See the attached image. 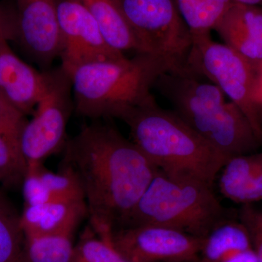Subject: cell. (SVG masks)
Segmentation results:
<instances>
[{
	"mask_svg": "<svg viewBox=\"0 0 262 262\" xmlns=\"http://www.w3.org/2000/svg\"><path fill=\"white\" fill-rule=\"evenodd\" d=\"M135 34L140 53L166 60L179 73L192 46V34L179 13L175 0H117Z\"/></svg>",
	"mask_w": 262,
	"mask_h": 262,
	"instance_id": "52a82bcc",
	"label": "cell"
},
{
	"mask_svg": "<svg viewBox=\"0 0 262 262\" xmlns=\"http://www.w3.org/2000/svg\"><path fill=\"white\" fill-rule=\"evenodd\" d=\"M0 262H27L25 235L18 216L0 196Z\"/></svg>",
	"mask_w": 262,
	"mask_h": 262,
	"instance_id": "ffe728a7",
	"label": "cell"
},
{
	"mask_svg": "<svg viewBox=\"0 0 262 262\" xmlns=\"http://www.w3.org/2000/svg\"><path fill=\"white\" fill-rule=\"evenodd\" d=\"M120 120L129 127L131 141L158 170L213 187L227 159L173 111L158 106L154 96L127 110Z\"/></svg>",
	"mask_w": 262,
	"mask_h": 262,
	"instance_id": "7a4b0ae2",
	"label": "cell"
},
{
	"mask_svg": "<svg viewBox=\"0 0 262 262\" xmlns=\"http://www.w3.org/2000/svg\"><path fill=\"white\" fill-rule=\"evenodd\" d=\"M211 33H192V46L186 63L189 75L203 76L243 112L262 143V110L254 99L256 67Z\"/></svg>",
	"mask_w": 262,
	"mask_h": 262,
	"instance_id": "8992f818",
	"label": "cell"
},
{
	"mask_svg": "<svg viewBox=\"0 0 262 262\" xmlns=\"http://www.w3.org/2000/svg\"><path fill=\"white\" fill-rule=\"evenodd\" d=\"M228 220L213 187L158 170L121 227L158 225L204 238Z\"/></svg>",
	"mask_w": 262,
	"mask_h": 262,
	"instance_id": "5b68a950",
	"label": "cell"
},
{
	"mask_svg": "<svg viewBox=\"0 0 262 262\" xmlns=\"http://www.w3.org/2000/svg\"><path fill=\"white\" fill-rule=\"evenodd\" d=\"M41 163H42L27 165L21 183L24 206H39L56 200L48 190L39 175V166Z\"/></svg>",
	"mask_w": 262,
	"mask_h": 262,
	"instance_id": "cb8c5ba5",
	"label": "cell"
},
{
	"mask_svg": "<svg viewBox=\"0 0 262 262\" xmlns=\"http://www.w3.org/2000/svg\"><path fill=\"white\" fill-rule=\"evenodd\" d=\"M203 237L162 226L120 227L107 239L129 262H196Z\"/></svg>",
	"mask_w": 262,
	"mask_h": 262,
	"instance_id": "9c48e42d",
	"label": "cell"
},
{
	"mask_svg": "<svg viewBox=\"0 0 262 262\" xmlns=\"http://www.w3.org/2000/svg\"><path fill=\"white\" fill-rule=\"evenodd\" d=\"M86 215L84 200L56 199L39 206H24L20 225L25 236L74 234Z\"/></svg>",
	"mask_w": 262,
	"mask_h": 262,
	"instance_id": "5bb4252c",
	"label": "cell"
},
{
	"mask_svg": "<svg viewBox=\"0 0 262 262\" xmlns=\"http://www.w3.org/2000/svg\"><path fill=\"white\" fill-rule=\"evenodd\" d=\"M255 67L262 63V7L233 3L213 29Z\"/></svg>",
	"mask_w": 262,
	"mask_h": 262,
	"instance_id": "4fadbf2b",
	"label": "cell"
},
{
	"mask_svg": "<svg viewBox=\"0 0 262 262\" xmlns=\"http://www.w3.org/2000/svg\"><path fill=\"white\" fill-rule=\"evenodd\" d=\"M167 72H179L166 60L145 53L80 66L68 72L75 111L94 120L120 119L152 97L151 88Z\"/></svg>",
	"mask_w": 262,
	"mask_h": 262,
	"instance_id": "277c9868",
	"label": "cell"
},
{
	"mask_svg": "<svg viewBox=\"0 0 262 262\" xmlns=\"http://www.w3.org/2000/svg\"><path fill=\"white\" fill-rule=\"evenodd\" d=\"M71 262H129L108 241L86 229L75 245Z\"/></svg>",
	"mask_w": 262,
	"mask_h": 262,
	"instance_id": "603a6c76",
	"label": "cell"
},
{
	"mask_svg": "<svg viewBox=\"0 0 262 262\" xmlns=\"http://www.w3.org/2000/svg\"><path fill=\"white\" fill-rule=\"evenodd\" d=\"M229 199L243 205L252 204L256 202L261 201L262 168L236 189Z\"/></svg>",
	"mask_w": 262,
	"mask_h": 262,
	"instance_id": "484cf974",
	"label": "cell"
},
{
	"mask_svg": "<svg viewBox=\"0 0 262 262\" xmlns=\"http://www.w3.org/2000/svg\"><path fill=\"white\" fill-rule=\"evenodd\" d=\"M0 122L13 126L22 127L25 122V115L16 110L0 93Z\"/></svg>",
	"mask_w": 262,
	"mask_h": 262,
	"instance_id": "83f0119b",
	"label": "cell"
},
{
	"mask_svg": "<svg viewBox=\"0 0 262 262\" xmlns=\"http://www.w3.org/2000/svg\"><path fill=\"white\" fill-rule=\"evenodd\" d=\"M253 248L247 229L241 222L228 220L203 238L196 262H225Z\"/></svg>",
	"mask_w": 262,
	"mask_h": 262,
	"instance_id": "2e32d148",
	"label": "cell"
},
{
	"mask_svg": "<svg viewBox=\"0 0 262 262\" xmlns=\"http://www.w3.org/2000/svg\"><path fill=\"white\" fill-rule=\"evenodd\" d=\"M17 34V18L15 8L0 3V48L15 40Z\"/></svg>",
	"mask_w": 262,
	"mask_h": 262,
	"instance_id": "4316f807",
	"label": "cell"
},
{
	"mask_svg": "<svg viewBox=\"0 0 262 262\" xmlns=\"http://www.w3.org/2000/svg\"><path fill=\"white\" fill-rule=\"evenodd\" d=\"M0 196H2V195H1V193H0Z\"/></svg>",
	"mask_w": 262,
	"mask_h": 262,
	"instance_id": "4dcf8cb0",
	"label": "cell"
},
{
	"mask_svg": "<svg viewBox=\"0 0 262 262\" xmlns=\"http://www.w3.org/2000/svg\"><path fill=\"white\" fill-rule=\"evenodd\" d=\"M22 127L0 122V184L5 187L21 184L27 170L19 142Z\"/></svg>",
	"mask_w": 262,
	"mask_h": 262,
	"instance_id": "e0dca14e",
	"label": "cell"
},
{
	"mask_svg": "<svg viewBox=\"0 0 262 262\" xmlns=\"http://www.w3.org/2000/svg\"><path fill=\"white\" fill-rule=\"evenodd\" d=\"M254 99L258 106L262 110V63L256 68Z\"/></svg>",
	"mask_w": 262,
	"mask_h": 262,
	"instance_id": "f546056e",
	"label": "cell"
},
{
	"mask_svg": "<svg viewBox=\"0 0 262 262\" xmlns=\"http://www.w3.org/2000/svg\"><path fill=\"white\" fill-rule=\"evenodd\" d=\"M262 168V152H253L229 158L220 173L219 187L227 198Z\"/></svg>",
	"mask_w": 262,
	"mask_h": 262,
	"instance_id": "44dd1931",
	"label": "cell"
},
{
	"mask_svg": "<svg viewBox=\"0 0 262 262\" xmlns=\"http://www.w3.org/2000/svg\"><path fill=\"white\" fill-rule=\"evenodd\" d=\"M225 262H258L253 248L243 251Z\"/></svg>",
	"mask_w": 262,
	"mask_h": 262,
	"instance_id": "f1b7e54d",
	"label": "cell"
},
{
	"mask_svg": "<svg viewBox=\"0 0 262 262\" xmlns=\"http://www.w3.org/2000/svg\"><path fill=\"white\" fill-rule=\"evenodd\" d=\"M58 21L59 58L67 72L88 63L125 58L106 42L94 16L79 0H59Z\"/></svg>",
	"mask_w": 262,
	"mask_h": 262,
	"instance_id": "30bf717a",
	"label": "cell"
},
{
	"mask_svg": "<svg viewBox=\"0 0 262 262\" xmlns=\"http://www.w3.org/2000/svg\"><path fill=\"white\" fill-rule=\"evenodd\" d=\"M155 87L174 113L227 160L256 152L261 145L247 117L215 84L189 74L167 72Z\"/></svg>",
	"mask_w": 262,
	"mask_h": 262,
	"instance_id": "3957f363",
	"label": "cell"
},
{
	"mask_svg": "<svg viewBox=\"0 0 262 262\" xmlns=\"http://www.w3.org/2000/svg\"><path fill=\"white\" fill-rule=\"evenodd\" d=\"M175 3L192 33H211L234 3L232 0H175Z\"/></svg>",
	"mask_w": 262,
	"mask_h": 262,
	"instance_id": "ac0fdd59",
	"label": "cell"
},
{
	"mask_svg": "<svg viewBox=\"0 0 262 262\" xmlns=\"http://www.w3.org/2000/svg\"><path fill=\"white\" fill-rule=\"evenodd\" d=\"M47 84L42 97L20 133V151L27 165L43 163L64 147L66 130L75 110L71 77L61 66L46 70Z\"/></svg>",
	"mask_w": 262,
	"mask_h": 262,
	"instance_id": "ba28073f",
	"label": "cell"
},
{
	"mask_svg": "<svg viewBox=\"0 0 262 262\" xmlns=\"http://www.w3.org/2000/svg\"><path fill=\"white\" fill-rule=\"evenodd\" d=\"M239 219L249 234L258 261L262 262V210L253 208L251 204L244 205Z\"/></svg>",
	"mask_w": 262,
	"mask_h": 262,
	"instance_id": "d4e9b609",
	"label": "cell"
},
{
	"mask_svg": "<svg viewBox=\"0 0 262 262\" xmlns=\"http://www.w3.org/2000/svg\"><path fill=\"white\" fill-rule=\"evenodd\" d=\"M27 262H71L73 234L25 236Z\"/></svg>",
	"mask_w": 262,
	"mask_h": 262,
	"instance_id": "d6986e66",
	"label": "cell"
},
{
	"mask_svg": "<svg viewBox=\"0 0 262 262\" xmlns=\"http://www.w3.org/2000/svg\"><path fill=\"white\" fill-rule=\"evenodd\" d=\"M16 39L43 68L59 57V0H15Z\"/></svg>",
	"mask_w": 262,
	"mask_h": 262,
	"instance_id": "8fae6325",
	"label": "cell"
},
{
	"mask_svg": "<svg viewBox=\"0 0 262 262\" xmlns=\"http://www.w3.org/2000/svg\"><path fill=\"white\" fill-rule=\"evenodd\" d=\"M47 84L46 71L39 72L10 48H0V93L24 115L34 113Z\"/></svg>",
	"mask_w": 262,
	"mask_h": 262,
	"instance_id": "7c38bea8",
	"label": "cell"
},
{
	"mask_svg": "<svg viewBox=\"0 0 262 262\" xmlns=\"http://www.w3.org/2000/svg\"><path fill=\"white\" fill-rule=\"evenodd\" d=\"M39 175L55 199L84 200L83 189L74 169L63 163L58 172L48 170L41 163Z\"/></svg>",
	"mask_w": 262,
	"mask_h": 262,
	"instance_id": "7402d4cb",
	"label": "cell"
},
{
	"mask_svg": "<svg viewBox=\"0 0 262 262\" xmlns=\"http://www.w3.org/2000/svg\"><path fill=\"white\" fill-rule=\"evenodd\" d=\"M97 22L103 37L113 49L123 53L140 46L117 0H79Z\"/></svg>",
	"mask_w": 262,
	"mask_h": 262,
	"instance_id": "9a60e30c",
	"label": "cell"
},
{
	"mask_svg": "<svg viewBox=\"0 0 262 262\" xmlns=\"http://www.w3.org/2000/svg\"><path fill=\"white\" fill-rule=\"evenodd\" d=\"M64 150L63 163L82 184L91 227L107 241L125 223L158 170L132 141L101 122L83 125Z\"/></svg>",
	"mask_w": 262,
	"mask_h": 262,
	"instance_id": "6da1fadb",
	"label": "cell"
}]
</instances>
